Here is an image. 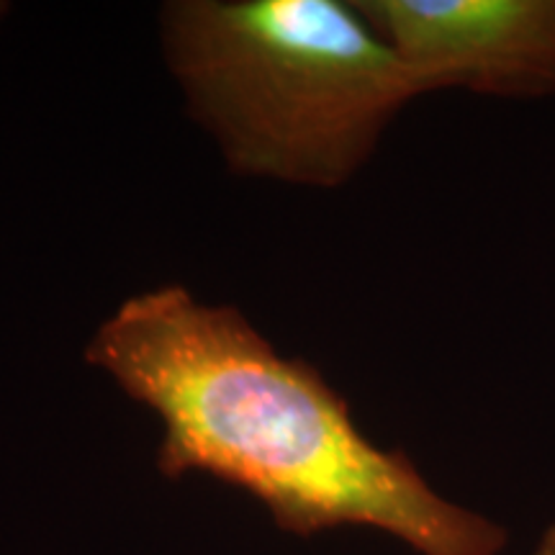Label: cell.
<instances>
[{
  "mask_svg": "<svg viewBox=\"0 0 555 555\" xmlns=\"http://www.w3.org/2000/svg\"><path fill=\"white\" fill-rule=\"evenodd\" d=\"M425 93H555V0H358Z\"/></svg>",
  "mask_w": 555,
  "mask_h": 555,
  "instance_id": "cell-3",
  "label": "cell"
},
{
  "mask_svg": "<svg viewBox=\"0 0 555 555\" xmlns=\"http://www.w3.org/2000/svg\"><path fill=\"white\" fill-rule=\"evenodd\" d=\"M86 360L163 422L159 474L237 486L291 535L373 527L420 555L504 551L502 525L365 437L330 380L278 352L240 309L178 283L144 291L95 330Z\"/></svg>",
  "mask_w": 555,
  "mask_h": 555,
  "instance_id": "cell-1",
  "label": "cell"
},
{
  "mask_svg": "<svg viewBox=\"0 0 555 555\" xmlns=\"http://www.w3.org/2000/svg\"><path fill=\"white\" fill-rule=\"evenodd\" d=\"M5 9H9V5H3V3H0V16H3Z\"/></svg>",
  "mask_w": 555,
  "mask_h": 555,
  "instance_id": "cell-5",
  "label": "cell"
},
{
  "mask_svg": "<svg viewBox=\"0 0 555 555\" xmlns=\"http://www.w3.org/2000/svg\"><path fill=\"white\" fill-rule=\"evenodd\" d=\"M535 555H555V525H551L545 530V535L540 538L538 543V551Z\"/></svg>",
  "mask_w": 555,
  "mask_h": 555,
  "instance_id": "cell-4",
  "label": "cell"
},
{
  "mask_svg": "<svg viewBox=\"0 0 555 555\" xmlns=\"http://www.w3.org/2000/svg\"><path fill=\"white\" fill-rule=\"evenodd\" d=\"M163 47L191 114L240 176L337 189L422 82L339 0H176Z\"/></svg>",
  "mask_w": 555,
  "mask_h": 555,
  "instance_id": "cell-2",
  "label": "cell"
}]
</instances>
